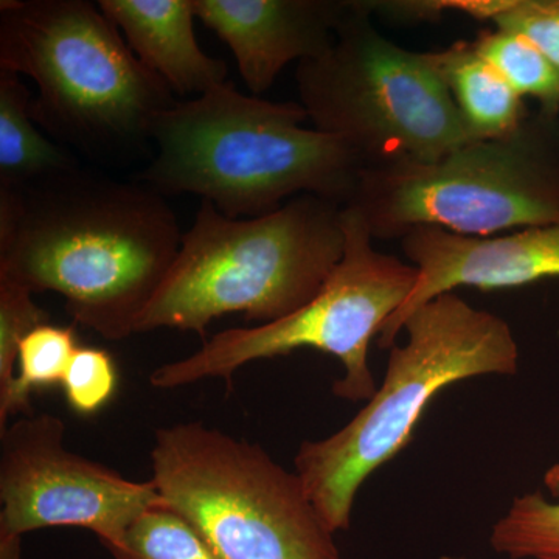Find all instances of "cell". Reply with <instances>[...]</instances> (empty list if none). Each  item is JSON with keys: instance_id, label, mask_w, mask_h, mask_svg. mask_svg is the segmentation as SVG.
Masks as SVG:
<instances>
[{"instance_id": "1", "label": "cell", "mask_w": 559, "mask_h": 559, "mask_svg": "<svg viewBox=\"0 0 559 559\" xmlns=\"http://www.w3.org/2000/svg\"><path fill=\"white\" fill-rule=\"evenodd\" d=\"M182 231L165 197L72 168L0 190V282L60 294L76 323L121 341L160 288Z\"/></svg>"}, {"instance_id": "2", "label": "cell", "mask_w": 559, "mask_h": 559, "mask_svg": "<svg viewBox=\"0 0 559 559\" xmlns=\"http://www.w3.org/2000/svg\"><path fill=\"white\" fill-rule=\"evenodd\" d=\"M307 119L300 103L263 100L226 81L157 117V156L140 178L162 197L197 194L234 219L259 218L301 194L345 207L362 165L336 135L301 127Z\"/></svg>"}, {"instance_id": "3", "label": "cell", "mask_w": 559, "mask_h": 559, "mask_svg": "<svg viewBox=\"0 0 559 559\" xmlns=\"http://www.w3.org/2000/svg\"><path fill=\"white\" fill-rule=\"evenodd\" d=\"M0 68L35 81V123L91 159L140 153L154 121L176 105L165 81L86 0H2Z\"/></svg>"}, {"instance_id": "4", "label": "cell", "mask_w": 559, "mask_h": 559, "mask_svg": "<svg viewBox=\"0 0 559 559\" xmlns=\"http://www.w3.org/2000/svg\"><path fill=\"white\" fill-rule=\"evenodd\" d=\"M344 205L301 194L259 218H227L202 201L167 277L134 333L193 331L240 312L259 325L304 307L344 257Z\"/></svg>"}, {"instance_id": "5", "label": "cell", "mask_w": 559, "mask_h": 559, "mask_svg": "<svg viewBox=\"0 0 559 559\" xmlns=\"http://www.w3.org/2000/svg\"><path fill=\"white\" fill-rule=\"evenodd\" d=\"M381 389L344 428L304 441L294 465L330 532H345L360 485L407 447L433 396L484 374H516L520 347L509 323L452 290L404 320Z\"/></svg>"}, {"instance_id": "6", "label": "cell", "mask_w": 559, "mask_h": 559, "mask_svg": "<svg viewBox=\"0 0 559 559\" xmlns=\"http://www.w3.org/2000/svg\"><path fill=\"white\" fill-rule=\"evenodd\" d=\"M345 207L373 240L419 227L488 238L559 224V117L530 112L506 138L473 140L432 164L360 173Z\"/></svg>"}, {"instance_id": "7", "label": "cell", "mask_w": 559, "mask_h": 559, "mask_svg": "<svg viewBox=\"0 0 559 559\" xmlns=\"http://www.w3.org/2000/svg\"><path fill=\"white\" fill-rule=\"evenodd\" d=\"M296 80L316 130L341 139L364 170L432 164L476 140L432 51L382 36L366 2L353 3L325 53L297 64Z\"/></svg>"}, {"instance_id": "8", "label": "cell", "mask_w": 559, "mask_h": 559, "mask_svg": "<svg viewBox=\"0 0 559 559\" xmlns=\"http://www.w3.org/2000/svg\"><path fill=\"white\" fill-rule=\"evenodd\" d=\"M151 481L219 559H341L299 474L202 421L156 429Z\"/></svg>"}, {"instance_id": "9", "label": "cell", "mask_w": 559, "mask_h": 559, "mask_svg": "<svg viewBox=\"0 0 559 559\" xmlns=\"http://www.w3.org/2000/svg\"><path fill=\"white\" fill-rule=\"evenodd\" d=\"M344 257L304 307L253 329L221 331L193 355L154 369L150 384L171 390L221 378L230 390L235 373L246 364L314 348L344 367V377L333 384L334 395L369 401L378 390L369 364L371 340L409 299L418 272L374 249L356 210L344 207Z\"/></svg>"}, {"instance_id": "10", "label": "cell", "mask_w": 559, "mask_h": 559, "mask_svg": "<svg viewBox=\"0 0 559 559\" xmlns=\"http://www.w3.org/2000/svg\"><path fill=\"white\" fill-rule=\"evenodd\" d=\"M57 415L17 418L0 432V559H21L22 538L51 527L90 530L105 549L151 507L164 502L153 481L68 450Z\"/></svg>"}, {"instance_id": "11", "label": "cell", "mask_w": 559, "mask_h": 559, "mask_svg": "<svg viewBox=\"0 0 559 559\" xmlns=\"http://www.w3.org/2000/svg\"><path fill=\"white\" fill-rule=\"evenodd\" d=\"M401 249L418 278L409 299L381 330L382 348L395 345L412 312L460 286L514 288L559 277V224L488 238L419 227L401 238Z\"/></svg>"}, {"instance_id": "12", "label": "cell", "mask_w": 559, "mask_h": 559, "mask_svg": "<svg viewBox=\"0 0 559 559\" xmlns=\"http://www.w3.org/2000/svg\"><path fill=\"white\" fill-rule=\"evenodd\" d=\"M355 2L336 0H193L197 20L234 53L252 95L270 90L293 61L314 60L333 46Z\"/></svg>"}, {"instance_id": "13", "label": "cell", "mask_w": 559, "mask_h": 559, "mask_svg": "<svg viewBox=\"0 0 559 559\" xmlns=\"http://www.w3.org/2000/svg\"><path fill=\"white\" fill-rule=\"evenodd\" d=\"M97 5L173 94L201 97L226 83V62L204 53L194 35L193 0H100Z\"/></svg>"}, {"instance_id": "14", "label": "cell", "mask_w": 559, "mask_h": 559, "mask_svg": "<svg viewBox=\"0 0 559 559\" xmlns=\"http://www.w3.org/2000/svg\"><path fill=\"white\" fill-rule=\"evenodd\" d=\"M463 123L476 140L506 138L527 119L524 98L480 57L473 40L432 51Z\"/></svg>"}, {"instance_id": "15", "label": "cell", "mask_w": 559, "mask_h": 559, "mask_svg": "<svg viewBox=\"0 0 559 559\" xmlns=\"http://www.w3.org/2000/svg\"><path fill=\"white\" fill-rule=\"evenodd\" d=\"M32 102L21 75L0 68V190L80 167L68 148L40 131L31 114Z\"/></svg>"}, {"instance_id": "16", "label": "cell", "mask_w": 559, "mask_h": 559, "mask_svg": "<svg viewBox=\"0 0 559 559\" xmlns=\"http://www.w3.org/2000/svg\"><path fill=\"white\" fill-rule=\"evenodd\" d=\"M550 499L528 492L513 500L491 530L492 549L510 559H559V463L544 476Z\"/></svg>"}, {"instance_id": "17", "label": "cell", "mask_w": 559, "mask_h": 559, "mask_svg": "<svg viewBox=\"0 0 559 559\" xmlns=\"http://www.w3.org/2000/svg\"><path fill=\"white\" fill-rule=\"evenodd\" d=\"M80 345L72 326L44 323L21 342L17 353L16 378L5 396L0 399V432L13 415H32V393L35 390L62 384L70 360Z\"/></svg>"}, {"instance_id": "18", "label": "cell", "mask_w": 559, "mask_h": 559, "mask_svg": "<svg viewBox=\"0 0 559 559\" xmlns=\"http://www.w3.org/2000/svg\"><path fill=\"white\" fill-rule=\"evenodd\" d=\"M473 44L521 98H533L540 112L559 116V72L532 40L495 27Z\"/></svg>"}, {"instance_id": "19", "label": "cell", "mask_w": 559, "mask_h": 559, "mask_svg": "<svg viewBox=\"0 0 559 559\" xmlns=\"http://www.w3.org/2000/svg\"><path fill=\"white\" fill-rule=\"evenodd\" d=\"M114 559H219L180 514L165 506L151 507L124 533Z\"/></svg>"}, {"instance_id": "20", "label": "cell", "mask_w": 559, "mask_h": 559, "mask_svg": "<svg viewBox=\"0 0 559 559\" xmlns=\"http://www.w3.org/2000/svg\"><path fill=\"white\" fill-rule=\"evenodd\" d=\"M61 385L70 409L90 417L100 412L116 395L119 369L106 349L79 347Z\"/></svg>"}, {"instance_id": "21", "label": "cell", "mask_w": 559, "mask_h": 559, "mask_svg": "<svg viewBox=\"0 0 559 559\" xmlns=\"http://www.w3.org/2000/svg\"><path fill=\"white\" fill-rule=\"evenodd\" d=\"M49 322V312L38 307L31 290L0 282V399L9 393L16 378L21 342Z\"/></svg>"}, {"instance_id": "22", "label": "cell", "mask_w": 559, "mask_h": 559, "mask_svg": "<svg viewBox=\"0 0 559 559\" xmlns=\"http://www.w3.org/2000/svg\"><path fill=\"white\" fill-rule=\"evenodd\" d=\"M492 24L532 40L559 72V0H513Z\"/></svg>"}, {"instance_id": "23", "label": "cell", "mask_w": 559, "mask_h": 559, "mask_svg": "<svg viewBox=\"0 0 559 559\" xmlns=\"http://www.w3.org/2000/svg\"><path fill=\"white\" fill-rule=\"evenodd\" d=\"M440 559H463V558L441 557Z\"/></svg>"}]
</instances>
